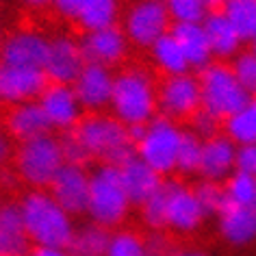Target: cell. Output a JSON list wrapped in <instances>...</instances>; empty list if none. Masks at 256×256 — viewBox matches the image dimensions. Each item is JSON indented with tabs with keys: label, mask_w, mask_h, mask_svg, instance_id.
<instances>
[{
	"label": "cell",
	"mask_w": 256,
	"mask_h": 256,
	"mask_svg": "<svg viewBox=\"0 0 256 256\" xmlns=\"http://www.w3.org/2000/svg\"><path fill=\"white\" fill-rule=\"evenodd\" d=\"M22 224L33 246L68 248L74 234V217L68 215L48 189H28L18 200Z\"/></svg>",
	"instance_id": "1"
},
{
	"label": "cell",
	"mask_w": 256,
	"mask_h": 256,
	"mask_svg": "<svg viewBox=\"0 0 256 256\" xmlns=\"http://www.w3.org/2000/svg\"><path fill=\"white\" fill-rule=\"evenodd\" d=\"M111 115L124 126H146L158 113L156 108V82L142 68H128L113 74Z\"/></svg>",
	"instance_id": "2"
},
{
	"label": "cell",
	"mask_w": 256,
	"mask_h": 256,
	"mask_svg": "<svg viewBox=\"0 0 256 256\" xmlns=\"http://www.w3.org/2000/svg\"><path fill=\"white\" fill-rule=\"evenodd\" d=\"M76 137L89 158L104 163V165H120L135 154V144L130 139L128 126L115 120L108 113H89L87 118L70 130Z\"/></svg>",
	"instance_id": "3"
},
{
	"label": "cell",
	"mask_w": 256,
	"mask_h": 256,
	"mask_svg": "<svg viewBox=\"0 0 256 256\" xmlns=\"http://www.w3.org/2000/svg\"><path fill=\"white\" fill-rule=\"evenodd\" d=\"M9 165L28 189H48L56 172L66 165L59 137L48 132L28 142L14 144Z\"/></svg>",
	"instance_id": "4"
},
{
	"label": "cell",
	"mask_w": 256,
	"mask_h": 256,
	"mask_svg": "<svg viewBox=\"0 0 256 256\" xmlns=\"http://www.w3.org/2000/svg\"><path fill=\"white\" fill-rule=\"evenodd\" d=\"M132 204L120 178L118 165L102 163L94 174H89V202L87 215L98 226L111 230L122 226L130 215Z\"/></svg>",
	"instance_id": "5"
},
{
	"label": "cell",
	"mask_w": 256,
	"mask_h": 256,
	"mask_svg": "<svg viewBox=\"0 0 256 256\" xmlns=\"http://www.w3.org/2000/svg\"><path fill=\"white\" fill-rule=\"evenodd\" d=\"M200 82V104L202 111L210 113L220 122H226L228 118L248 104L250 96L234 78L232 70L226 63H210L204 70H200L198 76Z\"/></svg>",
	"instance_id": "6"
},
{
	"label": "cell",
	"mask_w": 256,
	"mask_h": 256,
	"mask_svg": "<svg viewBox=\"0 0 256 256\" xmlns=\"http://www.w3.org/2000/svg\"><path fill=\"white\" fill-rule=\"evenodd\" d=\"M180 135L182 128L178 126V122L163 118V115H154L144 126L142 137L135 142V156L150 165L156 174H174Z\"/></svg>",
	"instance_id": "7"
},
{
	"label": "cell",
	"mask_w": 256,
	"mask_h": 256,
	"mask_svg": "<svg viewBox=\"0 0 256 256\" xmlns=\"http://www.w3.org/2000/svg\"><path fill=\"white\" fill-rule=\"evenodd\" d=\"M124 35L137 48H150L172 30V20L163 0H135L124 16Z\"/></svg>",
	"instance_id": "8"
},
{
	"label": "cell",
	"mask_w": 256,
	"mask_h": 256,
	"mask_svg": "<svg viewBox=\"0 0 256 256\" xmlns=\"http://www.w3.org/2000/svg\"><path fill=\"white\" fill-rule=\"evenodd\" d=\"M156 108L158 115L174 122L191 120L202 108L198 76L191 72L165 76V80L156 87Z\"/></svg>",
	"instance_id": "9"
},
{
	"label": "cell",
	"mask_w": 256,
	"mask_h": 256,
	"mask_svg": "<svg viewBox=\"0 0 256 256\" xmlns=\"http://www.w3.org/2000/svg\"><path fill=\"white\" fill-rule=\"evenodd\" d=\"M161 194H163L165 228L180 234H191L204 224L206 215H204L200 204H198L191 187L178 180H170V182H163Z\"/></svg>",
	"instance_id": "10"
},
{
	"label": "cell",
	"mask_w": 256,
	"mask_h": 256,
	"mask_svg": "<svg viewBox=\"0 0 256 256\" xmlns=\"http://www.w3.org/2000/svg\"><path fill=\"white\" fill-rule=\"evenodd\" d=\"M0 132L14 144L52 132L40 102H20V104H4L0 102Z\"/></svg>",
	"instance_id": "11"
},
{
	"label": "cell",
	"mask_w": 256,
	"mask_h": 256,
	"mask_svg": "<svg viewBox=\"0 0 256 256\" xmlns=\"http://www.w3.org/2000/svg\"><path fill=\"white\" fill-rule=\"evenodd\" d=\"M50 37L35 28H18L0 42V63L16 68L44 70Z\"/></svg>",
	"instance_id": "12"
},
{
	"label": "cell",
	"mask_w": 256,
	"mask_h": 256,
	"mask_svg": "<svg viewBox=\"0 0 256 256\" xmlns=\"http://www.w3.org/2000/svg\"><path fill=\"white\" fill-rule=\"evenodd\" d=\"M48 194L68 215H85L89 202V172L78 165H63L48 187Z\"/></svg>",
	"instance_id": "13"
},
{
	"label": "cell",
	"mask_w": 256,
	"mask_h": 256,
	"mask_svg": "<svg viewBox=\"0 0 256 256\" xmlns=\"http://www.w3.org/2000/svg\"><path fill=\"white\" fill-rule=\"evenodd\" d=\"M72 89L82 111L104 113V108H108V102H111L113 72L104 66L85 63L78 76L74 78Z\"/></svg>",
	"instance_id": "14"
},
{
	"label": "cell",
	"mask_w": 256,
	"mask_h": 256,
	"mask_svg": "<svg viewBox=\"0 0 256 256\" xmlns=\"http://www.w3.org/2000/svg\"><path fill=\"white\" fill-rule=\"evenodd\" d=\"M80 52L85 63H96V66H104V68H115L128 56V44L124 30L120 26H108L102 30H92L85 33L78 40Z\"/></svg>",
	"instance_id": "15"
},
{
	"label": "cell",
	"mask_w": 256,
	"mask_h": 256,
	"mask_svg": "<svg viewBox=\"0 0 256 256\" xmlns=\"http://www.w3.org/2000/svg\"><path fill=\"white\" fill-rule=\"evenodd\" d=\"M44 115L52 130L70 132L82 118V108L74 96L72 85H61V82H48L42 96L37 98Z\"/></svg>",
	"instance_id": "16"
},
{
	"label": "cell",
	"mask_w": 256,
	"mask_h": 256,
	"mask_svg": "<svg viewBox=\"0 0 256 256\" xmlns=\"http://www.w3.org/2000/svg\"><path fill=\"white\" fill-rule=\"evenodd\" d=\"M46 85L48 78L44 70L16 68L0 63V102H4V104L35 102L46 89Z\"/></svg>",
	"instance_id": "17"
},
{
	"label": "cell",
	"mask_w": 256,
	"mask_h": 256,
	"mask_svg": "<svg viewBox=\"0 0 256 256\" xmlns=\"http://www.w3.org/2000/svg\"><path fill=\"white\" fill-rule=\"evenodd\" d=\"M85 66L78 40L70 35H56L48 44V56L44 63V74L48 82H61V85H72L74 78Z\"/></svg>",
	"instance_id": "18"
},
{
	"label": "cell",
	"mask_w": 256,
	"mask_h": 256,
	"mask_svg": "<svg viewBox=\"0 0 256 256\" xmlns=\"http://www.w3.org/2000/svg\"><path fill=\"white\" fill-rule=\"evenodd\" d=\"M234 161H236V146L226 135L220 132V135L202 142L198 174L202 176V180L226 182L230 174L234 172Z\"/></svg>",
	"instance_id": "19"
},
{
	"label": "cell",
	"mask_w": 256,
	"mask_h": 256,
	"mask_svg": "<svg viewBox=\"0 0 256 256\" xmlns=\"http://www.w3.org/2000/svg\"><path fill=\"white\" fill-rule=\"evenodd\" d=\"M217 228L222 239L230 246H252L256 241V208L226 202L217 213Z\"/></svg>",
	"instance_id": "20"
},
{
	"label": "cell",
	"mask_w": 256,
	"mask_h": 256,
	"mask_svg": "<svg viewBox=\"0 0 256 256\" xmlns=\"http://www.w3.org/2000/svg\"><path fill=\"white\" fill-rule=\"evenodd\" d=\"M120 178H122V184H124L126 196L132 206H142L165 182L161 174H156L150 165H146L135 154L120 165Z\"/></svg>",
	"instance_id": "21"
},
{
	"label": "cell",
	"mask_w": 256,
	"mask_h": 256,
	"mask_svg": "<svg viewBox=\"0 0 256 256\" xmlns=\"http://www.w3.org/2000/svg\"><path fill=\"white\" fill-rule=\"evenodd\" d=\"M30 243L18 202L0 204V256H28Z\"/></svg>",
	"instance_id": "22"
},
{
	"label": "cell",
	"mask_w": 256,
	"mask_h": 256,
	"mask_svg": "<svg viewBox=\"0 0 256 256\" xmlns=\"http://www.w3.org/2000/svg\"><path fill=\"white\" fill-rule=\"evenodd\" d=\"M202 28H204V33H206L210 52H213V56H217V59H222V61L234 59V56L241 52L243 40L220 9L208 11L206 18L202 20Z\"/></svg>",
	"instance_id": "23"
},
{
	"label": "cell",
	"mask_w": 256,
	"mask_h": 256,
	"mask_svg": "<svg viewBox=\"0 0 256 256\" xmlns=\"http://www.w3.org/2000/svg\"><path fill=\"white\" fill-rule=\"evenodd\" d=\"M170 35L176 40L180 46L184 59H187L189 70H204L213 63V52H210L206 33L200 24H174V28L170 30Z\"/></svg>",
	"instance_id": "24"
},
{
	"label": "cell",
	"mask_w": 256,
	"mask_h": 256,
	"mask_svg": "<svg viewBox=\"0 0 256 256\" xmlns=\"http://www.w3.org/2000/svg\"><path fill=\"white\" fill-rule=\"evenodd\" d=\"M108 236H111V232L106 228H102L94 222H87L74 230L68 252L72 256H104Z\"/></svg>",
	"instance_id": "25"
},
{
	"label": "cell",
	"mask_w": 256,
	"mask_h": 256,
	"mask_svg": "<svg viewBox=\"0 0 256 256\" xmlns=\"http://www.w3.org/2000/svg\"><path fill=\"white\" fill-rule=\"evenodd\" d=\"M148 50H150L152 63H154L165 76H178V74L189 72L187 59H184L180 46H178L176 40L170 33L163 35L161 40H156Z\"/></svg>",
	"instance_id": "26"
},
{
	"label": "cell",
	"mask_w": 256,
	"mask_h": 256,
	"mask_svg": "<svg viewBox=\"0 0 256 256\" xmlns=\"http://www.w3.org/2000/svg\"><path fill=\"white\" fill-rule=\"evenodd\" d=\"M118 16H120L118 0H89L80 9V14L76 16V22L85 33H92V30L115 26Z\"/></svg>",
	"instance_id": "27"
},
{
	"label": "cell",
	"mask_w": 256,
	"mask_h": 256,
	"mask_svg": "<svg viewBox=\"0 0 256 256\" xmlns=\"http://www.w3.org/2000/svg\"><path fill=\"white\" fill-rule=\"evenodd\" d=\"M224 135L234 146L256 144V96L248 100V104L239 108L232 118L224 122Z\"/></svg>",
	"instance_id": "28"
},
{
	"label": "cell",
	"mask_w": 256,
	"mask_h": 256,
	"mask_svg": "<svg viewBox=\"0 0 256 256\" xmlns=\"http://www.w3.org/2000/svg\"><path fill=\"white\" fill-rule=\"evenodd\" d=\"M243 42L256 33V0H226L220 9Z\"/></svg>",
	"instance_id": "29"
},
{
	"label": "cell",
	"mask_w": 256,
	"mask_h": 256,
	"mask_svg": "<svg viewBox=\"0 0 256 256\" xmlns=\"http://www.w3.org/2000/svg\"><path fill=\"white\" fill-rule=\"evenodd\" d=\"M202 139H198L191 130H182L180 144L176 152V172L182 176H196L200 170Z\"/></svg>",
	"instance_id": "30"
},
{
	"label": "cell",
	"mask_w": 256,
	"mask_h": 256,
	"mask_svg": "<svg viewBox=\"0 0 256 256\" xmlns=\"http://www.w3.org/2000/svg\"><path fill=\"white\" fill-rule=\"evenodd\" d=\"M224 189H226L228 202L256 208V178L254 176L232 172L228 180L224 182Z\"/></svg>",
	"instance_id": "31"
},
{
	"label": "cell",
	"mask_w": 256,
	"mask_h": 256,
	"mask_svg": "<svg viewBox=\"0 0 256 256\" xmlns=\"http://www.w3.org/2000/svg\"><path fill=\"white\" fill-rule=\"evenodd\" d=\"M104 256H146V239L135 230L111 232Z\"/></svg>",
	"instance_id": "32"
},
{
	"label": "cell",
	"mask_w": 256,
	"mask_h": 256,
	"mask_svg": "<svg viewBox=\"0 0 256 256\" xmlns=\"http://www.w3.org/2000/svg\"><path fill=\"white\" fill-rule=\"evenodd\" d=\"M163 2L174 24H200L208 14L202 0H163Z\"/></svg>",
	"instance_id": "33"
},
{
	"label": "cell",
	"mask_w": 256,
	"mask_h": 256,
	"mask_svg": "<svg viewBox=\"0 0 256 256\" xmlns=\"http://www.w3.org/2000/svg\"><path fill=\"white\" fill-rule=\"evenodd\" d=\"M194 196L198 204L202 206L204 215H217L224 208V204L228 202L226 198V189L224 182H213V180H200L194 187Z\"/></svg>",
	"instance_id": "34"
},
{
	"label": "cell",
	"mask_w": 256,
	"mask_h": 256,
	"mask_svg": "<svg viewBox=\"0 0 256 256\" xmlns=\"http://www.w3.org/2000/svg\"><path fill=\"white\" fill-rule=\"evenodd\" d=\"M230 70H232L234 78L239 80V85L248 92L250 98H254L256 96V56L250 52V50H241L232 59Z\"/></svg>",
	"instance_id": "35"
},
{
	"label": "cell",
	"mask_w": 256,
	"mask_h": 256,
	"mask_svg": "<svg viewBox=\"0 0 256 256\" xmlns=\"http://www.w3.org/2000/svg\"><path fill=\"white\" fill-rule=\"evenodd\" d=\"M59 142H61V152H63V163L85 168V165L92 161V158L87 156L85 148H82V146L76 142V137L72 135V132H66V137H61Z\"/></svg>",
	"instance_id": "36"
},
{
	"label": "cell",
	"mask_w": 256,
	"mask_h": 256,
	"mask_svg": "<svg viewBox=\"0 0 256 256\" xmlns=\"http://www.w3.org/2000/svg\"><path fill=\"white\" fill-rule=\"evenodd\" d=\"M220 124L222 122L213 118L210 113L206 111H198L194 118H191V132L198 137V139H210V137H215V135H220Z\"/></svg>",
	"instance_id": "37"
},
{
	"label": "cell",
	"mask_w": 256,
	"mask_h": 256,
	"mask_svg": "<svg viewBox=\"0 0 256 256\" xmlns=\"http://www.w3.org/2000/svg\"><path fill=\"white\" fill-rule=\"evenodd\" d=\"M234 172H241V174H248V176L256 178V144L236 146Z\"/></svg>",
	"instance_id": "38"
},
{
	"label": "cell",
	"mask_w": 256,
	"mask_h": 256,
	"mask_svg": "<svg viewBox=\"0 0 256 256\" xmlns=\"http://www.w3.org/2000/svg\"><path fill=\"white\" fill-rule=\"evenodd\" d=\"M172 254H174V248H172L168 236L152 234L146 241V256H172Z\"/></svg>",
	"instance_id": "39"
},
{
	"label": "cell",
	"mask_w": 256,
	"mask_h": 256,
	"mask_svg": "<svg viewBox=\"0 0 256 256\" xmlns=\"http://www.w3.org/2000/svg\"><path fill=\"white\" fill-rule=\"evenodd\" d=\"M89 0H52V7L56 14L68 18V20H76V16L80 14V9L85 7Z\"/></svg>",
	"instance_id": "40"
},
{
	"label": "cell",
	"mask_w": 256,
	"mask_h": 256,
	"mask_svg": "<svg viewBox=\"0 0 256 256\" xmlns=\"http://www.w3.org/2000/svg\"><path fill=\"white\" fill-rule=\"evenodd\" d=\"M11 154H14V142H11L9 137H4L2 132H0V168L9 165Z\"/></svg>",
	"instance_id": "41"
},
{
	"label": "cell",
	"mask_w": 256,
	"mask_h": 256,
	"mask_svg": "<svg viewBox=\"0 0 256 256\" xmlns=\"http://www.w3.org/2000/svg\"><path fill=\"white\" fill-rule=\"evenodd\" d=\"M28 256H72L68 252V248H40L33 246L30 248Z\"/></svg>",
	"instance_id": "42"
},
{
	"label": "cell",
	"mask_w": 256,
	"mask_h": 256,
	"mask_svg": "<svg viewBox=\"0 0 256 256\" xmlns=\"http://www.w3.org/2000/svg\"><path fill=\"white\" fill-rule=\"evenodd\" d=\"M22 2L30 11H44V9L52 7V0H22Z\"/></svg>",
	"instance_id": "43"
},
{
	"label": "cell",
	"mask_w": 256,
	"mask_h": 256,
	"mask_svg": "<svg viewBox=\"0 0 256 256\" xmlns=\"http://www.w3.org/2000/svg\"><path fill=\"white\" fill-rule=\"evenodd\" d=\"M172 256H208V254L202 252V250H178Z\"/></svg>",
	"instance_id": "44"
},
{
	"label": "cell",
	"mask_w": 256,
	"mask_h": 256,
	"mask_svg": "<svg viewBox=\"0 0 256 256\" xmlns=\"http://www.w3.org/2000/svg\"><path fill=\"white\" fill-rule=\"evenodd\" d=\"M202 2H204V7H206L208 11H217V9L224 7V2H226V0H202Z\"/></svg>",
	"instance_id": "45"
},
{
	"label": "cell",
	"mask_w": 256,
	"mask_h": 256,
	"mask_svg": "<svg viewBox=\"0 0 256 256\" xmlns=\"http://www.w3.org/2000/svg\"><path fill=\"white\" fill-rule=\"evenodd\" d=\"M250 42H252V50H250V52H252V54L256 56V33L252 35V40H250Z\"/></svg>",
	"instance_id": "46"
},
{
	"label": "cell",
	"mask_w": 256,
	"mask_h": 256,
	"mask_svg": "<svg viewBox=\"0 0 256 256\" xmlns=\"http://www.w3.org/2000/svg\"><path fill=\"white\" fill-rule=\"evenodd\" d=\"M2 202H4V200H2V194H0V204H2Z\"/></svg>",
	"instance_id": "47"
},
{
	"label": "cell",
	"mask_w": 256,
	"mask_h": 256,
	"mask_svg": "<svg viewBox=\"0 0 256 256\" xmlns=\"http://www.w3.org/2000/svg\"><path fill=\"white\" fill-rule=\"evenodd\" d=\"M0 42H2V35H0Z\"/></svg>",
	"instance_id": "48"
}]
</instances>
